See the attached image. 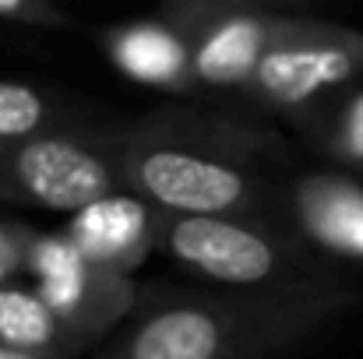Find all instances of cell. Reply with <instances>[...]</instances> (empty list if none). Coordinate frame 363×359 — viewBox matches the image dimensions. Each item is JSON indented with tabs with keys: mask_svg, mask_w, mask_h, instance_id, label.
<instances>
[{
	"mask_svg": "<svg viewBox=\"0 0 363 359\" xmlns=\"http://www.w3.org/2000/svg\"><path fill=\"white\" fill-rule=\"evenodd\" d=\"M28 278L89 346H106L141 310L134 275L85 257L64 233H39Z\"/></svg>",
	"mask_w": 363,
	"mask_h": 359,
	"instance_id": "52a82bcc",
	"label": "cell"
},
{
	"mask_svg": "<svg viewBox=\"0 0 363 359\" xmlns=\"http://www.w3.org/2000/svg\"><path fill=\"white\" fill-rule=\"evenodd\" d=\"M64 127H82L64 99L32 81L0 78V144L39 137Z\"/></svg>",
	"mask_w": 363,
	"mask_h": 359,
	"instance_id": "4fadbf2b",
	"label": "cell"
},
{
	"mask_svg": "<svg viewBox=\"0 0 363 359\" xmlns=\"http://www.w3.org/2000/svg\"><path fill=\"white\" fill-rule=\"evenodd\" d=\"M363 78V32L353 25L293 14L247 85V103L282 117L296 134L332 99Z\"/></svg>",
	"mask_w": 363,
	"mask_h": 359,
	"instance_id": "277c9868",
	"label": "cell"
},
{
	"mask_svg": "<svg viewBox=\"0 0 363 359\" xmlns=\"http://www.w3.org/2000/svg\"><path fill=\"white\" fill-rule=\"evenodd\" d=\"M187 39L194 96H247L261 60L286 32L293 11L250 0H177L159 7Z\"/></svg>",
	"mask_w": 363,
	"mask_h": 359,
	"instance_id": "8992f818",
	"label": "cell"
},
{
	"mask_svg": "<svg viewBox=\"0 0 363 359\" xmlns=\"http://www.w3.org/2000/svg\"><path fill=\"white\" fill-rule=\"evenodd\" d=\"M300 137L325 159V166L363 176V78L332 99Z\"/></svg>",
	"mask_w": 363,
	"mask_h": 359,
	"instance_id": "7c38bea8",
	"label": "cell"
},
{
	"mask_svg": "<svg viewBox=\"0 0 363 359\" xmlns=\"http://www.w3.org/2000/svg\"><path fill=\"white\" fill-rule=\"evenodd\" d=\"M0 359H46V356H32V353H18V349L0 346Z\"/></svg>",
	"mask_w": 363,
	"mask_h": 359,
	"instance_id": "2e32d148",
	"label": "cell"
},
{
	"mask_svg": "<svg viewBox=\"0 0 363 359\" xmlns=\"http://www.w3.org/2000/svg\"><path fill=\"white\" fill-rule=\"evenodd\" d=\"M0 346L46 359H78L92 346L35 292V285H0Z\"/></svg>",
	"mask_w": 363,
	"mask_h": 359,
	"instance_id": "8fae6325",
	"label": "cell"
},
{
	"mask_svg": "<svg viewBox=\"0 0 363 359\" xmlns=\"http://www.w3.org/2000/svg\"><path fill=\"white\" fill-rule=\"evenodd\" d=\"M35 243H39V233L32 226L0 219V285H11L32 275Z\"/></svg>",
	"mask_w": 363,
	"mask_h": 359,
	"instance_id": "5bb4252c",
	"label": "cell"
},
{
	"mask_svg": "<svg viewBox=\"0 0 363 359\" xmlns=\"http://www.w3.org/2000/svg\"><path fill=\"white\" fill-rule=\"evenodd\" d=\"M335 271H363V176L311 166L293 169L279 190L275 215Z\"/></svg>",
	"mask_w": 363,
	"mask_h": 359,
	"instance_id": "ba28073f",
	"label": "cell"
},
{
	"mask_svg": "<svg viewBox=\"0 0 363 359\" xmlns=\"http://www.w3.org/2000/svg\"><path fill=\"white\" fill-rule=\"evenodd\" d=\"M159 253L223 289H311L357 285L335 271L279 219H184L162 212Z\"/></svg>",
	"mask_w": 363,
	"mask_h": 359,
	"instance_id": "3957f363",
	"label": "cell"
},
{
	"mask_svg": "<svg viewBox=\"0 0 363 359\" xmlns=\"http://www.w3.org/2000/svg\"><path fill=\"white\" fill-rule=\"evenodd\" d=\"M363 303L360 285L219 289L148 300L99 359H279Z\"/></svg>",
	"mask_w": 363,
	"mask_h": 359,
	"instance_id": "7a4b0ae2",
	"label": "cell"
},
{
	"mask_svg": "<svg viewBox=\"0 0 363 359\" xmlns=\"http://www.w3.org/2000/svg\"><path fill=\"white\" fill-rule=\"evenodd\" d=\"M123 190L117 137L64 127L0 144V201L57 215H78Z\"/></svg>",
	"mask_w": 363,
	"mask_h": 359,
	"instance_id": "5b68a950",
	"label": "cell"
},
{
	"mask_svg": "<svg viewBox=\"0 0 363 359\" xmlns=\"http://www.w3.org/2000/svg\"><path fill=\"white\" fill-rule=\"evenodd\" d=\"M113 137L123 190L184 219H272L296 169L272 127L191 106L141 117Z\"/></svg>",
	"mask_w": 363,
	"mask_h": 359,
	"instance_id": "6da1fadb",
	"label": "cell"
},
{
	"mask_svg": "<svg viewBox=\"0 0 363 359\" xmlns=\"http://www.w3.org/2000/svg\"><path fill=\"white\" fill-rule=\"evenodd\" d=\"M159 229H162V212L141 201L138 194L121 190L71 215V222L60 233L85 257L130 275L152 250H159Z\"/></svg>",
	"mask_w": 363,
	"mask_h": 359,
	"instance_id": "30bf717a",
	"label": "cell"
},
{
	"mask_svg": "<svg viewBox=\"0 0 363 359\" xmlns=\"http://www.w3.org/2000/svg\"><path fill=\"white\" fill-rule=\"evenodd\" d=\"M0 25L35 28V32H67L78 21L50 0H0Z\"/></svg>",
	"mask_w": 363,
	"mask_h": 359,
	"instance_id": "9a60e30c",
	"label": "cell"
},
{
	"mask_svg": "<svg viewBox=\"0 0 363 359\" xmlns=\"http://www.w3.org/2000/svg\"><path fill=\"white\" fill-rule=\"evenodd\" d=\"M99 42H103L110 64L127 81L159 89V92H173V96H194L187 39L162 11H155L148 18L106 25L99 32Z\"/></svg>",
	"mask_w": 363,
	"mask_h": 359,
	"instance_id": "9c48e42d",
	"label": "cell"
}]
</instances>
